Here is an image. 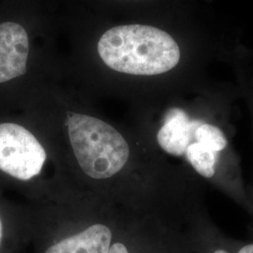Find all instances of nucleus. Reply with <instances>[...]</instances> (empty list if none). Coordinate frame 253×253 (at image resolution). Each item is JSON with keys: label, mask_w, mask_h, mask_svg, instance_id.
<instances>
[{"label": "nucleus", "mask_w": 253, "mask_h": 253, "mask_svg": "<svg viewBox=\"0 0 253 253\" xmlns=\"http://www.w3.org/2000/svg\"><path fill=\"white\" fill-rule=\"evenodd\" d=\"M238 253H253V244L245 246L238 252Z\"/></svg>", "instance_id": "6e6552de"}, {"label": "nucleus", "mask_w": 253, "mask_h": 253, "mask_svg": "<svg viewBox=\"0 0 253 253\" xmlns=\"http://www.w3.org/2000/svg\"><path fill=\"white\" fill-rule=\"evenodd\" d=\"M1 237H2V222L0 219V241H1Z\"/></svg>", "instance_id": "9d476101"}, {"label": "nucleus", "mask_w": 253, "mask_h": 253, "mask_svg": "<svg viewBox=\"0 0 253 253\" xmlns=\"http://www.w3.org/2000/svg\"><path fill=\"white\" fill-rule=\"evenodd\" d=\"M28 51L24 27L13 22L0 24V84L26 73Z\"/></svg>", "instance_id": "20e7f679"}, {"label": "nucleus", "mask_w": 253, "mask_h": 253, "mask_svg": "<svg viewBox=\"0 0 253 253\" xmlns=\"http://www.w3.org/2000/svg\"><path fill=\"white\" fill-rule=\"evenodd\" d=\"M109 253H128L126 247L122 243H116L110 247Z\"/></svg>", "instance_id": "0eeeda50"}, {"label": "nucleus", "mask_w": 253, "mask_h": 253, "mask_svg": "<svg viewBox=\"0 0 253 253\" xmlns=\"http://www.w3.org/2000/svg\"><path fill=\"white\" fill-rule=\"evenodd\" d=\"M98 52L114 71L132 75H158L180 59L175 41L162 29L143 25L113 27L100 39Z\"/></svg>", "instance_id": "f257e3e1"}, {"label": "nucleus", "mask_w": 253, "mask_h": 253, "mask_svg": "<svg viewBox=\"0 0 253 253\" xmlns=\"http://www.w3.org/2000/svg\"><path fill=\"white\" fill-rule=\"evenodd\" d=\"M198 122L190 119L182 109H170L157 134L158 144L166 153L183 157L188 146L194 143V130Z\"/></svg>", "instance_id": "39448f33"}, {"label": "nucleus", "mask_w": 253, "mask_h": 253, "mask_svg": "<svg viewBox=\"0 0 253 253\" xmlns=\"http://www.w3.org/2000/svg\"><path fill=\"white\" fill-rule=\"evenodd\" d=\"M42 145L29 130L13 123L0 124V170L20 180L38 175L45 163Z\"/></svg>", "instance_id": "7ed1b4c3"}, {"label": "nucleus", "mask_w": 253, "mask_h": 253, "mask_svg": "<svg viewBox=\"0 0 253 253\" xmlns=\"http://www.w3.org/2000/svg\"><path fill=\"white\" fill-rule=\"evenodd\" d=\"M111 240L112 233L108 227L95 224L53 245L45 253H109Z\"/></svg>", "instance_id": "423d86ee"}, {"label": "nucleus", "mask_w": 253, "mask_h": 253, "mask_svg": "<svg viewBox=\"0 0 253 253\" xmlns=\"http://www.w3.org/2000/svg\"><path fill=\"white\" fill-rule=\"evenodd\" d=\"M71 144L82 170L95 179L118 173L129 157V147L116 128L86 115L68 113Z\"/></svg>", "instance_id": "f03ea898"}, {"label": "nucleus", "mask_w": 253, "mask_h": 253, "mask_svg": "<svg viewBox=\"0 0 253 253\" xmlns=\"http://www.w3.org/2000/svg\"><path fill=\"white\" fill-rule=\"evenodd\" d=\"M213 253H227L226 251H224V250H217V251H215Z\"/></svg>", "instance_id": "1a4fd4ad"}]
</instances>
